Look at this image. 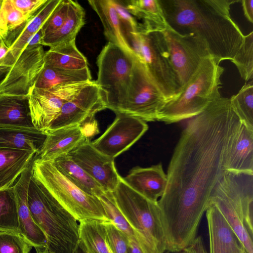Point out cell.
I'll list each match as a JSON object with an SVG mask.
<instances>
[{"mask_svg":"<svg viewBox=\"0 0 253 253\" xmlns=\"http://www.w3.org/2000/svg\"><path fill=\"white\" fill-rule=\"evenodd\" d=\"M180 253H207L203 241L201 237H196L194 240Z\"/></svg>","mask_w":253,"mask_h":253,"instance_id":"7bdbcfd3","label":"cell"},{"mask_svg":"<svg viewBox=\"0 0 253 253\" xmlns=\"http://www.w3.org/2000/svg\"><path fill=\"white\" fill-rule=\"evenodd\" d=\"M60 0H48L26 26L9 48L6 57L13 61L24 49L28 40L43 26Z\"/></svg>","mask_w":253,"mask_h":253,"instance_id":"4dcf8cb0","label":"cell"},{"mask_svg":"<svg viewBox=\"0 0 253 253\" xmlns=\"http://www.w3.org/2000/svg\"><path fill=\"white\" fill-rule=\"evenodd\" d=\"M112 194L143 253H165L166 241L158 203L133 190L122 177Z\"/></svg>","mask_w":253,"mask_h":253,"instance_id":"8992f818","label":"cell"},{"mask_svg":"<svg viewBox=\"0 0 253 253\" xmlns=\"http://www.w3.org/2000/svg\"><path fill=\"white\" fill-rule=\"evenodd\" d=\"M36 154L31 150L0 148V190L12 187Z\"/></svg>","mask_w":253,"mask_h":253,"instance_id":"603a6c76","label":"cell"},{"mask_svg":"<svg viewBox=\"0 0 253 253\" xmlns=\"http://www.w3.org/2000/svg\"><path fill=\"white\" fill-rule=\"evenodd\" d=\"M37 156L36 154L13 187L17 203L20 234L35 249H46V236L34 221L27 202L28 186L33 173L34 161Z\"/></svg>","mask_w":253,"mask_h":253,"instance_id":"e0dca14e","label":"cell"},{"mask_svg":"<svg viewBox=\"0 0 253 253\" xmlns=\"http://www.w3.org/2000/svg\"><path fill=\"white\" fill-rule=\"evenodd\" d=\"M27 202L34 221L46 236V249L53 253H73L79 242L77 220L33 173Z\"/></svg>","mask_w":253,"mask_h":253,"instance_id":"3957f363","label":"cell"},{"mask_svg":"<svg viewBox=\"0 0 253 253\" xmlns=\"http://www.w3.org/2000/svg\"><path fill=\"white\" fill-rule=\"evenodd\" d=\"M33 174L77 220H109L99 198L73 184L51 161L35 158Z\"/></svg>","mask_w":253,"mask_h":253,"instance_id":"52a82bcc","label":"cell"},{"mask_svg":"<svg viewBox=\"0 0 253 253\" xmlns=\"http://www.w3.org/2000/svg\"><path fill=\"white\" fill-rule=\"evenodd\" d=\"M68 155L105 192H112L115 189L121 176L115 167L114 159L97 151L89 138Z\"/></svg>","mask_w":253,"mask_h":253,"instance_id":"2e32d148","label":"cell"},{"mask_svg":"<svg viewBox=\"0 0 253 253\" xmlns=\"http://www.w3.org/2000/svg\"><path fill=\"white\" fill-rule=\"evenodd\" d=\"M162 32L181 88L211 55L205 42L196 35H180L169 27Z\"/></svg>","mask_w":253,"mask_h":253,"instance_id":"8fae6325","label":"cell"},{"mask_svg":"<svg viewBox=\"0 0 253 253\" xmlns=\"http://www.w3.org/2000/svg\"><path fill=\"white\" fill-rule=\"evenodd\" d=\"M4 42H3L2 41V40H1V39L0 38V46L2 45L3 44H4Z\"/></svg>","mask_w":253,"mask_h":253,"instance_id":"f5cc1de1","label":"cell"},{"mask_svg":"<svg viewBox=\"0 0 253 253\" xmlns=\"http://www.w3.org/2000/svg\"><path fill=\"white\" fill-rule=\"evenodd\" d=\"M37 253H53L45 249H36Z\"/></svg>","mask_w":253,"mask_h":253,"instance_id":"f907efd6","label":"cell"},{"mask_svg":"<svg viewBox=\"0 0 253 253\" xmlns=\"http://www.w3.org/2000/svg\"><path fill=\"white\" fill-rule=\"evenodd\" d=\"M103 221H79V244L85 253H112L105 238Z\"/></svg>","mask_w":253,"mask_h":253,"instance_id":"1f68e13d","label":"cell"},{"mask_svg":"<svg viewBox=\"0 0 253 253\" xmlns=\"http://www.w3.org/2000/svg\"><path fill=\"white\" fill-rule=\"evenodd\" d=\"M8 51L9 48L5 44L0 46V61L5 58Z\"/></svg>","mask_w":253,"mask_h":253,"instance_id":"c3c4849f","label":"cell"},{"mask_svg":"<svg viewBox=\"0 0 253 253\" xmlns=\"http://www.w3.org/2000/svg\"><path fill=\"white\" fill-rule=\"evenodd\" d=\"M70 1L60 0L42 27L43 36L55 32L61 26L67 16Z\"/></svg>","mask_w":253,"mask_h":253,"instance_id":"ab89813d","label":"cell"},{"mask_svg":"<svg viewBox=\"0 0 253 253\" xmlns=\"http://www.w3.org/2000/svg\"><path fill=\"white\" fill-rule=\"evenodd\" d=\"M226 170L253 174V128L243 123L230 149Z\"/></svg>","mask_w":253,"mask_h":253,"instance_id":"44dd1931","label":"cell"},{"mask_svg":"<svg viewBox=\"0 0 253 253\" xmlns=\"http://www.w3.org/2000/svg\"><path fill=\"white\" fill-rule=\"evenodd\" d=\"M88 2L98 15L103 26L104 35L109 42L134 54L122 33L113 0H89Z\"/></svg>","mask_w":253,"mask_h":253,"instance_id":"d4e9b609","label":"cell"},{"mask_svg":"<svg viewBox=\"0 0 253 253\" xmlns=\"http://www.w3.org/2000/svg\"><path fill=\"white\" fill-rule=\"evenodd\" d=\"M127 253H143L135 237L128 238Z\"/></svg>","mask_w":253,"mask_h":253,"instance_id":"bcb514c9","label":"cell"},{"mask_svg":"<svg viewBox=\"0 0 253 253\" xmlns=\"http://www.w3.org/2000/svg\"><path fill=\"white\" fill-rule=\"evenodd\" d=\"M3 1H4V0H0V12L1 9L2 8V5H3Z\"/></svg>","mask_w":253,"mask_h":253,"instance_id":"816d5d0a","label":"cell"},{"mask_svg":"<svg viewBox=\"0 0 253 253\" xmlns=\"http://www.w3.org/2000/svg\"><path fill=\"white\" fill-rule=\"evenodd\" d=\"M210 253H243L240 240L217 209L209 204L206 211Z\"/></svg>","mask_w":253,"mask_h":253,"instance_id":"d6986e66","label":"cell"},{"mask_svg":"<svg viewBox=\"0 0 253 253\" xmlns=\"http://www.w3.org/2000/svg\"><path fill=\"white\" fill-rule=\"evenodd\" d=\"M243 253H247L246 252H244Z\"/></svg>","mask_w":253,"mask_h":253,"instance_id":"db71d44e","label":"cell"},{"mask_svg":"<svg viewBox=\"0 0 253 253\" xmlns=\"http://www.w3.org/2000/svg\"><path fill=\"white\" fill-rule=\"evenodd\" d=\"M0 126L35 128L29 95H0Z\"/></svg>","mask_w":253,"mask_h":253,"instance_id":"7402d4cb","label":"cell"},{"mask_svg":"<svg viewBox=\"0 0 253 253\" xmlns=\"http://www.w3.org/2000/svg\"><path fill=\"white\" fill-rule=\"evenodd\" d=\"M148 129L146 122L140 118L118 113L114 122L91 144L101 153L115 159L132 146Z\"/></svg>","mask_w":253,"mask_h":253,"instance_id":"5bb4252c","label":"cell"},{"mask_svg":"<svg viewBox=\"0 0 253 253\" xmlns=\"http://www.w3.org/2000/svg\"><path fill=\"white\" fill-rule=\"evenodd\" d=\"M128 12L143 20L140 27L146 30L163 31L168 27L158 0L123 1Z\"/></svg>","mask_w":253,"mask_h":253,"instance_id":"83f0119b","label":"cell"},{"mask_svg":"<svg viewBox=\"0 0 253 253\" xmlns=\"http://www.w3.org/2000/svg\"><path fill=\"white\" fill-rule=\"evenodd\" d=\"M171 29L182 35L193 34L206 43L219 64L233 59L245 35L232 19L230 7L236 0H158Z\"/></svg>","mask_w":253,"mask_h":253,"instance_id":"7a4b0ae2","label":"cell"},{"mask_svg":"<svg viewBox=\"0 0 253 253\" xmlns=\"http://www.w3.org/2000/svg\"><path fill=\"white\" fill-rule=\"evenodd\" d=\"M246 82L253 78V32L245 35L244 42L231 60Z\"/></svg>","mask_w":253,"mask_h":253,"instance_id":"d590c367","label":"cell"},{"mask_svg":"<svg viewBox=\"0 0 253 253\" xmlns=\"http://www.w3.org/2000/svg\"><path fill=\"white\" fill-rule=\"evenodd\" d=\"M46 134L36 128L0 126V148L31 150L38 155Z\"/></svg>","mask_w":253,"mask_h":253,"instance_id":"cb8c5ba5","label":"cell"},{"mask_svg":"<svg viewBox=\"0 0 253 253\" xmlns=\"http://www.w3.org/2000/svg\"><path fill=\"white\" fill-rule=\"evenodd\" d=\"M244 14L247 20L253 22V0H242Z\"/></svg>","mask_w":253,"mask_h":253,"instance_id":"ee69618b","label":"cell"},{"mask_svg":"<svg viewBox=\"0 0 253 253\" xmlns=\"http://www.w3.org/2000/svg\"><path fill=\"white\" fill-rule=\"evenodd\" d=\"M44 65L68 70H79L88 67L86 57L76 45L75 40L52 47L44 56Z\"/></svg>","mask_w":253,"mask_h":253,"instance_id":"484cf974","label":"cell"},{"mask_svg":"<svg viewBox=\"0 0 253 253\" xmlns=\"http://www.w3.org/2000/svg\"><path fill=\"white\" fill-rule=\"evenodd\" d=\"M242 124L229 98L222 96L188 121L157 202L166 252H180L196 238L212 192L227 172L228 153Z\"/></svg>","mask_w":253,"mask_h":253,"instance_id":"6da1fadb","label":"cell"},{"mask_svg":"<svg viewBox=\"0 0 253 253\" xmlns=\"http://www.w3.org/2000/svg\"><path fill=\"white\" fill-rule=\"evenodd\" d=\"M98 198L103 206L110 221L128 238L135 237L132 228L116 205L112 192H106Z\"/></svg>","mask_w":253,"mask_h":253,"instance_id":"8d00e7d4","label":"cell"},{"mask_svg":"<svg viewBox=\"0 0 253 253\" xmlns=\"http://www.w3.org/2000/svg\"><path fill=\"white\" fill-rule=\"evenodd\" d=\"M209 204L217 209L246 252L253 253V174L227 172L212 191Z\"/></svg>","mask_w":253,"mask_h":253,"instance_id":"277c9868","label":"cell"},{"mask_svg":"<svg viewBox=\"0 0 253 253\" xmlns=\"http://www.w3.org/2000/svg\"><path fill=\"white\" fill-rule=\"evenodd\" d=\"M38 155L43 161H53L70 153L87 138L81 126L76 125L47 131Z\"/></svg>","mask_w":253,"mask_h":253,"instance_id":"ffe728a7","label":"cell"},{"mask_svg":"<svg viewBox=\"0 0 253 253\" xmlns=\"http://www.w3.org/2000/svg\"><path fill=\"white\" fill-rule=\"evenodd\" d=\"M42 45L25 47L14 59L0 85V95L27 96L44 66Z\"/></svg>","mask_w":253,"mask_h":253,"instance_id":"4fadbf2b","label":"cell"},{"mask_svg":"<svg viewBox=\"0 0 253 253\" xmlns=\"http://www.w3.org/2000/svg\"><path fill=\"white\" fill-rule=\"evenodd\" d=\"M73 253H85L81 246L78 244L77 247Z\"/></svg>","mask_w":253,"mask_h":253,"instance_id":"681fc988","label":"cell"},{"mask_svg":"<svg viewBox=\"0 0 253 253\" xmlns=\"http://www.w3.org/2000/svg\"><path fill=\"white\" fill-rule=\"evenodd\" d=\"M106 242L112 253H127L128 238L111 221H103Z\"/></svg>","mask_w":253,"mask_h":253,"instance_id":"f35d334b","label":"cell"},{"mask_svg":"<svg viewBox=\"0 0 253 253\" xmlns=\"http://www.w3.org/2000/svg\"><path fill=\"white\" fill-rule=\"evenodd\" d=\"M10 67L11 65L4 62L3 60L0 61V85L5 78Z\"/></svg>","mask_w":253,"mask_h":253,"instance_id":"7dc6e473","label":"cell"},{"mask_svg":"<svg viewBox=\"0 0 253 253\" xmlns=\"http://www.w3.org/2000/svg\"><path fill=\"white\" fill-rule=\"evenodd\" d=\"M167 102L144 63L135 56L127 96L116 114L134 116L146 122H154L158 120Z\"/></svg>","mask_w":253,"mask_h":253,"instance_id":"30bf717a","label":"cell"},{"mask_svg":"<svg viewBox=\"0 0 253 253\" xmlns=\"http://www.w3.org/2000/svg\"><path fill=\"white\" fill-rule=\"evenodd\" d=\"M28 22L11 0H4L0 12V38L9 48Z\"/></svg>","mask_w":253,"mask_h":253,"instance_id":"d6a6232c","label":"cell"},{"mask_svg":"<svg viewBox=\"0 0 253 253\" xmlns=\"http://www.w3.org/2000/svg\"><path fill=\"white\" fill-rule=\"evenodd\" d=\"M135 56L108 42L97 57L96 82L102 93L106 108L116 114L126 100Z\"/></svg>","mask_w":253,"mask_h":253,"instance_id":"9c48e42d","label":"cell"},{"mask_svg":"<svg viewBox=\"0 0 253 253\" xmlns=\"http://www.w3.org/2000/svg\"><path fill=\"white\" fill-rule=\"evenodd\" d=\"M85 24V12L77 1L70 0L67 16L61 26L55 32L43 36L41 44L50 47L76 39Z\"/></svg>","mask_w":253,"mask_h":253,"instance_id":"4316f807","label":"cell"},{"mask_svg":"<svg viewBox=\"0 0 253 253\" xmlns=\"http://www.w3.org/2000/svg\"><path fill=\"white\" fill-rule=\"evenodd\" d=\"M124 36L138 31L139 25L126 9L123 1L112 0Z\"/></svg>","mask_w":253,"mask_h":253,"instance_id":"60d3db41","label":"cell"},{"mask_svg":"<svg viewBox=\"0 0 253 253\" xmlns=\"http://www.w3.org/2000/svg\"><path fill=\"white\" fill-rule=\"evenodd\" d=\"M51 162L69 180L84 192L97 197L105 193L102 187L68 154L61 156Z\"/></svg>","mask_w":253,"mask_h":253,"instance_id":"f1b7e54d","label":"cell"},{"mask_svg":"<svg viewBox=\"0 0 253 253\" xmlns=\"http://www.w3.org/2000/svg\"><path fill=\"white\" fill-rule=\"evenodd\" d=\"M0 232L20 234L17 203L13 185L0 190Z\"/></svg>","mask_w":253,"mask_h":253,"instance_id":"836d02e7","label":"cell"},{"mask_svg":"<svg viewBox=\"0 0 253 253\" xmlns=\"http://www.w3.org/2000/svg\"><path fill=\"white\" fill-rule=\"evenodd\" d=\"M123 178L133 190L154 202L164 195L168 181L161 163L147 168L134 167Z\"/></svg>","mask_w":253,"mask_h":253,"instance_id":"ac0fdd59","label":"cell"},{"mask_svg":"<svg viewBox=\"0 0 253 253\" xmlns=\"http://www.w3.org/2000/svg\"><path fill=\"white\" fill-rule=\"evenodd\" d=\"M224 68L211 56L206 58L187 83L169 100L158 121L170 124L190 119L220 98L221 77Z\"/></svg>","mask_w":253,"mask_h":253,"instance_id":"5b68a950","label":"cell"},{"mask_svg":"<svg viewBox=\"0 0 253 253\" xmlns=\"http://www.w3.org/2000/svg\"><path fill=\"white\" fill-rule=\"evenodd\" d=\"M48 0H11L15 7L29 21L46 3Z\"/></svg>","mask_w":253,"mask_h":253,"instance_id":"b9f144b4","label":"cell"},{"mask_svg":"<svg viewBox=\"0 0 253 253\" xmlns=\"http://www.w3.org/2000/svg\"><path fill=\"white\" fill-rule=\"evenodd\" d=\"M43 37L42 28L32 36L27 41L25 47H33L42 45V40Z\"/></svg>","mask_w":253,"mask_h":253,"instance_id":"f6af8a7d","label":"cell"},{"mask_svg":"<svg viewBox=\"0 0 253 253\" xmlns=\"http://www.w3.org/2000/svg\"><path fill=\"white\" fill-rule=\"evenodd\" d=\"M230 105L243 124L253 128V84L246 83L230 98Z\"/></svg>","mask_w":253,"mask_h":253,"instance_id":"e575fe53","label":"cell"},{"mask_svg":"<svg viewBox=\"0 0 253 253\" xmlns=\"http://www.w3.org/2000/svg\"><path fill=\"white\" fill-rule=\"evenodd\" d=\"M32 247L20 234L0 232V253H29Z\"/></svg>","mask_w":253,"mask_h":253,"instance_id":"74e56055","label":"cell"},{"mask_svg":"<svg viewBox=\"0 0 253 253\" xmlns=\"http://www.w3.org/2000/svg\"><path fill=\"white\" fill-rule=\"evenodd\" d=\"M106 109L102 92L96 81H91L76 96L65 102L49 130L82 125Z\"/></svg>","mask_w":253,"mask_h":253,"instance_id":"9a60e30c","label":"cell"},{"mask_svg":"<svg viewBox=\"0 0 253 253\" xmlns=\"http://www.w3.org/2000/svg\"><path fill=\"white\" fill-rule=\"evenodd\" d=\"M89 82L61 84L47 89L33 87L28 95L35 128L45 133L63 104L76 96Z\"/></svg>","mask_w":253,"mask_h":253,"instance_id":"7c38bea8","label":"cell"},{"mask_svg":"<svg viewBox=\"0 0 253 253\" xmlns=\"http://www.w3.org/2000/svg\"><path fill=\"white\" fill-rule=\"evenodd\" d=\"M126 40L168 101L172 99L180 87L162 31L146 30L139 25L138 31Z\"/></svg>","mask_w":253,"mask_h":253,"instance_id":"ba28073f","label":"cell"},{"mask_svg":"<svg viewBox=\"0 0 253 253\" xmlns=\"http://www.w3.org/2000/svg\"><path fill=\"white\" fill-rule=\"evenodd\" d=\"M88 67L79 70H68L44 65L39 73L34 87L47 89L56 85L88 82L91 81Z\"/></svg>","mask_w":253,"mask_h":253,"instance_id":"f546056e","label":"cell"}]
</instances>
